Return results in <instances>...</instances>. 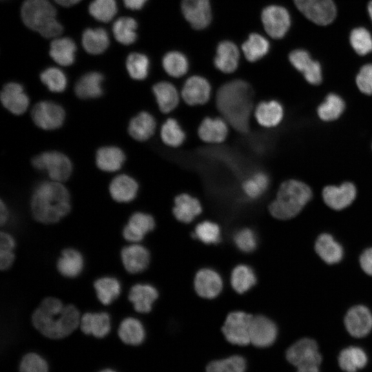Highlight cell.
<instances>
[{
	"instance_id": "obj_8",
	"label": "cell",
	"mask_w": 372,
	"mask_h": 372,
	"mask_svg": "<svg viewBox=\"0 0 372 372\" xmlns=\"http://www.w3.org/2000/svg\"><path fill=\"white\" fill-rule=\"evenodd\" d=\"M298 9L310 21L325 25L331 23L336 15L332 0H293Z\"/></svg>"
},
{
	"instance_id": "obj_2",
	"label": "cell",
	"mask_w": 372,
	"mask_h": 372,
	"mask_svg": "<svg viewBox=\"0 0 372 372\" xmlns=\"http://www.w3.org/2000/svg\"><path fill=\"white\" fill-rule=\"evenodd\" d=\"M78 309L64 305L58 298H45L34 310L32 322L42 335L50 339H61L71 334L79 326Z\"/></svg>"
},
{
	"instance_id": "obj_62",
	"label": "cell",
	"mask_w": 372,
	"mask_h": 372,
	"mask_svg": "<svg viewBox=\"0 0 372 372\" xmlns=\"http://www.w3.org/2000/svg\"><path fill=\"white\" fill-rule=\"evenodd\" d=\"M369 13L372 20V1L369 2L368 6Z\"/></svg>"
},
{
	"instance_id": "obj_30",
	"label": "cell",
	"mask_w": 372,
	"mask_h": 372,
	"mask_svg": "<svg viewBox=\"0 0 372 372\" xmlns=\"http://www.w3.org/2000/svg\"><path fill=\"white\" fill-rule=\"evenodd\" d=\"M202 212L200 201L188 194H180L174 199L173 213L177 220L188 223Z\"/></svg>"
},
{
	"instance_id": "obj_11",
	"label": "cell",
	"mask_w": 372,
	"mask_h": 372,
	"mask_svg": "<svg viewBox=\"0 0 372 372\" xmlns=\"http://www.w3.org/2000/svg\"><path fill=\"white\" fill-rule=\"evenodd\" d=\"M286 357L296 367L309 364L320 365L322 361L316 342L307 338L293 343L287 349Z\"/></svg>"
},
{
	"instance_id": "obj_13",
	"label": "cell",
	"mask_w": 372,
	"mask_h": 372,
	"mask_svg": "<svg viewBox=\"0 0 372 372\" xmlns=\"http://www.w3.org/2000/svg\"><path fill=\"white\" fill-rule=\"evenodd\" d=\"M181 9L193 28L203 30L209 25L211 20L209 0H183Z\"/></svg>"
},
{
	"instance_id": "obj_22",
	"label": "cell",
	"mask_w": 372,
	"mask_h": 372,
	"mask_svg": "<svg viewBox=\"0 0 372 372\" xmlns=\"http://www.w3.org/2000/svg\"><path fill=\"white\" fill-rule=\"evenodd\" d=\"M194 287L197 293L205 298L216 297L222 290L223 281L220 275L210 269L198 271L194 279Z\"/></svg>"
},
{
	"instance_id": "obj_57",
	"label": "cell",
	"mask_w": 372,
	"mask_h": 372,
	"mask_svg": "<svg viewBox=\"0 0 372 372\" xmlns=\"http://www.w3.org/2000/svg\"><path fill=\"white\" fill-rule=\"evenodd\" d=\"M362 269L368 275L372 276V247L365 249L360 257Z\"/></svg>"
},
{
	"instance_id": "obj_54",
	"label": "cell",
	"mask_w": 372,
	"mask_h": 372,
	"mask_svg": "<svg viewBox=\"0 0 372 372\" xmlns=\"http://www.w3.org/2000/svg\"><path fill=\"white\" fill-rule=\"evenodd\" d=\"M234 241L240 250L246 253L253 251L258 243L256 234L249 228H243L236 231L234 236Z\"/></svg>"
},
{
	"instance_id": "obj_56",
	"label": "cell",
	"mask_w": 372,
	"mask_h": 372,
	"mask_svg": "<svg viewBox=\"0 0 372 372\" xmlns=\"http://www.w3.org/2000/svg\"><path fill=\"white\" fill-rule=\"evenodd\" d=\"M356 83L362 92L372 94V64L365 65L360 69L356 77Z\"/></svg>"
},
{
	"instance_id": "obj_18",
	"label": "cell",
	"mask_w": 372,
	"mask_h": 372,
	"mask_svg": "<svg viewBox=\"0 0 372 372\" xmlns=\"http://www.w3.org/2000/svg\"><path fill=\"white\" fill-rule=\"evenodd\" d=\"M1 101L8 110L16 115L24 113L29 105V99L23 86L14 82L4 85L1 92Z\"/></svg>"
},
{
	"instance_id": "obj_39",
	"label": "cell",
	"mask_w": 372,
	"mask_h": 372,
	"mask_svg": "<svg viewBox=\"0 0 372 372\" xmlns=\"http://www.w3.org/2000/svg\"><path fill=\"white\" fill-rule=\"evenodd\" d=\"M367 363V356L360 348L349 347L343 349L338 356V364L346 372H356Z\"/></svg>"
},
{
	"instance_id": "obj_46",
	"label": "cell",
	"mask_w": 372,
	"mask_h": 372,
	"mask_svg": "<svg viewBox=\"0 0 372 372\" xmlns=\"http://www.w3.org/2000/svg\"><path fill=\"white\" fill-rule=\"evenodd\" d=\"M126 69L132 79L143 80L149 74V60L145 54L142 53H131L126 59Z\"/></svg>"
},
{
	"instance_id": "obj_40",
	"label": "cell",
	"mask_w": 372,
	"mask_h": 372,
	"mask_svg": "<svg viewBox=\"0 0 372 372\" xmlns=\"http://www.w3.org/2000/svg\"><path fill=\"white\" fill-rule=\"evenodd\" d=\"M136 29V20L129 17L118 18L112 25L114 38L118 42L125 45L135 42L137 38Z\"/></svg>"
},
{
	"instance_id": "obj_48",
	"label": "cell",
	"mask_w": 372,
	"mask_h": 372,
	"mask_svg": "<svg viewBox=\"0 0 372 372\" xmlns=\"http://www.w3.org/2000/svg\"><path fill=\"white\" fill-rule=\"evenodd\" d=\"M245 358L236 355L209 362L206 367V372H245Z\"/></svg>"
},
{
	"instance_id": "obj_43",
	"label": "cell",
	"mask_w": 372,
	"mask_h": 372,
	"mask_svg": "<svg viewBox=\"0 0 372 372\" xmlns=\"http://www.w3.org/2000/svg\"><path fill=\"white\" fill-rule=\"evenodd\" d=\"M165 72L172 77L180 78L188 71L189 62L185 54L178 51L166 53L162 59Z\"/></svg>"
},
{
	"instance_id": "obj_4",
	"label": "cell",
	"mask_w": 372,
	"mask_h": 372,
	"mask_svg": "<svg viewBox=\"0 0 372 372\" xmlns=\"http://www.w3.org/2000/svg\"><path fill=\"white\" fill-rule=\"evenodd\" d=\"M21 16L26 27L44 38L55 39L63 32V26L56 19V9L49 0H25Z\"/></svg>"
},
{
	"instance_id": "obj_37",
	"label": "cell",
	"mask_w": 372,
	"mask_h": 372,
	"mask_svg": "<svg viewBox=\"0 0 372 372\" xmlns=\"http://www.w3.org/2000/svg\"><path fill=\"white\" fill-rule=\"evenodd\" d=\"M118 335L125 344L136 346L143 342L145 333L141 321L130 317L123 319L120 323Z\"/></svg>"
},
{
	"instance_id": "obj_33",
	"label": "cell",
	"mask_w": 372,
	"mask_h": 372,
	"mask_svg": "<svg viewBox=\"0 0 372 372\" xmlns=\"http://www.w3.org/2000/svg\"><path fill=\"white\" fill-rule=\"evenodd\" d=\"M83 256L73 248L63 249L56 262L59 272L67 278H74L79 276L83 269Z\"/></svg>"
},
{
	"instance_id": "obj_49",
	"label": "cell",
	"mask_w": 372,
	"mask_h": 372,
	"mask_svg": "<svg viewBox=\"0 0 372 372\" xmlns=\"http://www.w3.org/2000/svg\"><path fill=\"white\" fill-rule=\"evenodd\" d=\"M344 103L342 99L334 94H329L318 109L319 117L324 121H333L342 113Z\"/></svg>"
},
{
	"instance_id": "obj_7",
	"label": "cell",
	"mask_w": 372,
	"mask_h": 372,
	"mask_svg": "<svg viewBox=\"0 0 372 372\" xmlns=\"http://www.w3.org/2000/svg\"><path fill=\"white\" fill-rule=\"evenodd\" d=\"M253 316L242 311L230 313L222 327L226 340L239 346L250 343L249 331Z\"/></svg>"
},
{
	"instance_id": "obj_23",
	"label": "cell",
	"mask_w": 372,
	"mask_h": 372,
	"mask_svg": "<svg viewBox=\"0 0 372 372\" xmlns=\"http://www.w3.org/2000/svg\"><path fill=\"white\" fill-rule=\"evenodd\" d=\"M239 58V50L235 43L223 41L219 43L216 48L214 63L219 71L230 74L237 69Z\"/></svg>"
},
{
	"instance_id": "obj_15",
	"label": "cell",
	"mask_w": 372,
	"mask_h": 372,
	"mask_svg": "<svg viewBox=\"0 0 372 372\" xmlns=\"http://www.w3.org/2000/svg\"><path fill=\"white\" fill-rule=\"evenodd\" d=\"M275 323L264 316H253L249 331L250 343L257 347H267L272 344L277 336Z\"/></svg>"
},
{
	"instance_id": "obj_52",
	"label": "cell",
	"mask_w": 372,
	"mask_h": 372,
	"mask_svg": "<svg viewBox=\"0 0 372 372\" xmlns=\"http://www.w3.org/2000/svg\"><path fill=\"white\" fill-rule=\"evenodd\" d=\"M15 241L13 237L1 231L0 235V268L6 270L11 267L14 260L13 249Z\"/></svg>"
},
{
	"instance_id": "obj_10",
	"label": "cell",
	"mask_w": 372,
	"mask_h": 372,
	"mask_svg": "<svg viewBox=\"0 0 372 372\" xmlns=\"http://www.w3.org/2000/svg\"><path fill=\"white\" fill-rule=\"evenodd\" d=\"M261 20L266 32L273 39H280L290 26L288 11L279 6H269L261 13Z\"/></svg>"
},
{
	"instance_id": "obj_29",
	"label": "cell",
	"mask_w": 372,
	"mask_h": 372,
	"mask_svg": "<svg viewBox=\"0 0 372 372\" xmlns=\"http://www.w3.org/2000/svg\"><path fill=\"white\" fill-rule=\"evenodd\" d=\"M315 250L326 263L333 265L339 262L343 258L342 245L329 234H320L316 240Z\"/></svg>"
},
{
	"instance_id": "obj_38",
	"label": "cell",
	"mask_w": 372,
	"mask_h": 372,
	"mask_svg": "<svg viewBox=\"0 0 372 372\" xmlns=\"http://www.w3.org/2000/svg\"><path fill=\"white\" fill-rule=\"evenodd\" d=\"M99 300L104 305L110 304L121 293V283L114 277H102L94 283Z\"/></svg>"
},
{
	"instance_id": "obj_17",
	"label": "cell",
	"mask_w": 372,
	"mask_h": 372,
	"mask_svg": "<svg viewBox=\"0 0 372 372\" xmlns=\"http://www.w3.org/2000/svg\"><path fill=\"white\" fill-rule=\"evenodd\" d=\"M228 134L229 123L224 118L206 117L198 128V137L207 143H221L226 140Z\"/></svg>"
},
{
	"instance_id": "obj_19",
	"label": "cell",
	"mask_w": 372,
	"mask_h": 372,
	"mask_svg": "<svg viewBox=\"0 0 372 372\" xmlns=\"http://www.w3.org/2000/svg\"><path fill=\"white\" fill-rule=\"evenodd\" d=\"M155 223L153 217L143 212H136L130 217L123 227V238L131 242L141 241L145 234L153 230Z\"/></svg>"
},
{
	"instance_id": "obj_50",
	"label": "cell",
	"mask_w": 372,
	"mask_h": 372,
	"mask_svg": "<svg viewBox=\"0 0 372 372\" xmlns=\"http://www.w3.org/2000/svg\"><path fill=\"white\" fill-rule=\"evenodd\" d=\"M41 82L53 92H61L66 88L67 78L59 68L50 67L40 74Z\"/></svg>"
},
{
	"instance_id": "obj_34",
	"label": "cell",
	"mask_w": 372,
	"mask_h": 372,
	"mask_svg": "<svg viewBox=\"0 0 372 372\" xmlns=\"http://www.w3.org/2000/svg\"><path fill=\"white\" fill-rule=\"evenodd\" d=\"M76 46L72 39L68 37H56L50 46V55L60 65L69 66L75 60Z\"/></svg>"
},
{
	"instance_id": "obj_45",
	"label": "cell",
	"mask_w": 372,
	"mask_h": 372,
	"mask_svg": "<svg viewBox=\"0 0 372 372\" xmlns=\"http://www.w3.org/2000/svg\"><path fill=\"white\" fill-rule=\"evenodd\" d=\"M256 282V275L249 266L240 265L232 271L231 284L236 292L243 293L249 290Z\"/></svg>"
},
{
	"instance_id": "obj_42",
	"label": "cell",
	"mask_w": 372,
	"mask_h": 372,
	"mask_svg": "<svg viewBox=\"0 0 372 372\" xmlns=\"http://www.w3.org/2000/svg\"><path fill=\"white\" fill-rule=\"evenodd\" d=\"M161 138L168 147H180L186 138V134L178 121L174 118H167L161 128Z\"/></svg>"
},
{
	"instance_id": "obj_36",
	"label": "cell",
	"mask_w": 372,
	"mask_h": 372,
	"mask_svg": "<svg viewBox=\"0 0 372 372\" xmlns=\"http://www.w3.org/2000/svg\"><path fill=\"white\" fill-rule=\"evenodd\" d=\"M82 45L84 50L93 55L104 52L110 45L107 32L103 28H87L82 34Z\"/></svg>"
},
{
	"instance_id": "obj_27",
	"label": "cell",
	"mask_w": 372,
	"mask_h": 372,
	"mask_svg": "<svg viewBox=\"0 0 372 372\" xmlns=\"http://www.w3.org/2000/svg\"><path fill=\"white\" fill-rule=\"evenodd\" d=\"M254 117L257 123L264 127H273L278 125L283 117L282 105L275 100L262 101L255 107Z\"/></svg>"
},
{
	"instance_id": "obj_3",
	"label": "cell",
	"mask_w": 372,
	"mask_h": 372,
	"mask_svg": "<svg viewBox=\"0 0 372 372\" xmlns=\"http://www.w3.org/2000/svg\"><path fill=\"white\" fill-rule=\"evenodd\" d=\"M30 207L37 221L43 224L56 223L70 211V193L59 182H41L34 189Z\"/></svg>"
},
{
	"instance_id": "obj_44",
	"label": "cell",
	"mask_w": 372,
	"mask_h": 372,
	"mask_svg": "<svg viewBox=\"0 0 372 372\" xmlns=\"http://www.w3.org/2000/svg\"><path fill=\"white\" fill-rule=\"evenodd\" d=\"M269 185V176L263 172H256L242 182V189L248 198L256 199L264 194Z\"/></svg>"
},
{
	"instance_id": "obj_5",
	"label": "cell",
	"mask_w": 372,
	"mask_h": 372,
	"mask_svg": "<svg viewBox=\"0 0 372 372\" xmlns=\"http://www.w3.org/2000/svg\"><path fill=\"white\" fill-rule=\"evenodd\" d=\"M312 196L306 184L296 180L285 181L269 206L270 214L276 218L287 220L298 215Z\"/></svg>"
},
{
	"instance_id": "obj_26",
	"label": "cell",
	"mask_w": 372,
	"mask_h": 372,
	"mask_svg": "<svg viewBox=\"0 0 372 372\" xmlns=\"http://www.w3.org/2000/svg\"><path fill=\"white\" fill-rule=\"evenodd\" d=\"M158 296L157 290L152 285L136 284L131 287L128 299L137 312L148 313L151 311L152 304Z\"/></svg>"
},
{
	"instance_id": "obj_55",
	"label": "cell",
	"mask_w": 372,
	"mask_h": 372,
	"mask_svg": "<svg viewBox=\"0 0 372 372\" xmlns=\"http://www.w3.org/2000/svg\"><path fill=\"white\" fill-rule=\"evenodd\" d=\"M20 372H48L46 361L35 353L25 355L19 365Z\"/></svg>"
},
{
	"instance_id": "obj_63",
	"label": "cell",
	"mask_w": 372,
	"mask_h": 372,
	"mask_svg": "<svg viewBox=\"0 0 372 372\" xmlns=\"http://www.w3.org/2000/svg\"><path fill=\"white\" fill-rule=\"evenodd\" d=\"M99 372H116L112 369H103Z\"/></svg>"
},
{
	"instance_id": "obj_24",
	"label": "cell",
	"mask_w": 372,
	"mask_h": 372,
	"mask_svg": "<svg viewBox=\"0 0 372 372\" xmlns=\"http://www.w3.org/2000/svg\"><path fill=\"white\" fill-rule=\"evenodd\" d=\"M79 327L85 334L104 338L111 329L110 318L105 312L85 313L81 317Z\"/></svg>"
},
{
	"instance_id": "obj_47",
	"label": "cell",
	"mask_w": 372,
	"mask_h": 372,
	"mask_svg": "<svg viewBox=\"0 0 372 372\" xmlns=\"http://www.w3.org/2000/svg\"><path fill=\"white\" fill-rule=\"evenodd\" d=\"M90 15L99 21L107 23L116 14L115 0H93L89 5Z\"/></svg>"
},
{
	"instance_id": "obj_25",
	"label": "cell",
	"mask_w": 372,
	"mask_h": 372,
	"mask_svg": "<svg viewBox=\"0 0 372 372\" xmlns=\"http://www.w3.org/2000/svg\"><path fill=\"white\" fill-rule=\"evenodd\" d=\"M152 92L161 112L168 114L179 104L180 94L176 87L168 81H160L154 85Z\"/></svg>"
},
{
	"instance_id": "obj_14",
	"label": "cell",
	"mask_w": 372,
	"mask_h": 372,
	"mask_svg": "<svg viewBox=\"0 0 372 372\" xmlns=\"http://www.w3.org/2000/svg\"><path fill=\"white\" fill-rule=\"evenodd\" d=\"M344 325L351 335L362 338L372 329V313L365 306L355 305L347 311Z\"/></svg>"
},
{
	"instance_id": "obj_51",
	"label": "cell",
	"mask_w": 372,
	"mask_h": 372,
	"mask_svg": "<svg viewBox=\"0 0 372 372\" xmlns=\"http://www.w3.org/2000/svg\"><path fill=\"white\" fill-rule=\"evenodd\" d=\"M350 43L355 51L360 55H365L372 51V37L369 31L364 28H358L352 30Z\"/></svg>"
},
{
	"instance_id": "obj_31",
	"label": "cell",
	"mask_w": 372,
	"mask_h": 372,
	"mask_svg": "<svg viewBox=\"0 0 372 372\" xmlns=\"http://www.w3.org/2000/svg\"><path fill=\"white\" fill-rule=\"evenodd\" d=\"M156 122L154 116L147 112H141L133 117L128 125V132L135 140L145 141L150 138L155 132Z\"/></svg>"
},
{
	"instance_id": "obj_32",
	"label": "cell",
	"mask_w": 372,
	"mask_h": 372,
	"mask_svg": "<svg viewBox=\"0 0 372 372\" xmlns=\"http://www.w3.org/2000/svg\"><path fill=\"white\" fill-rule=\"evenodd\" d=\"M103 76L100 72H90L83 75L76 82L74 91L83 99H95L103 94Z\"/></svg>"
},
{
	"instance_id": "obj_20",
	"label": "cell",
	"mask_w": 372,
	"mask_h": 372,
	"mask_svg": "<svg viewBox=\"0 0 372 372\" xmlns=\"http://www.w3.org/2000/svg\"><path fill=\"white\" fill-rule=\"evenodd\" d=\"M293 66L301 72L305 79L310 83L318 85L322 81L321 68L318 62L313 61L304 50H296L289 56Z\"/></svg>"
},
{
	"instance_id": "obj_1",
	"label": "cell",
	"mask_w": 372,
	"mask_h": 372,
	"mask_svg": "<svg viewBox=\"0 0 372 372\" xmlns=\"http://www.w3.org/2000/svg\"><path fill=\"white\" fill-rule=\"evenodd\" d=\"M253 95L250 85L240 79L227 82L217 91L216 103L218 111L238 132L246 133L249 130Z\"/></svg>"
},
{
	"instance_id": "obj_21",
	"label": "cell",
	"mask_w": 372,
	"mask_h": 372,
	"mask_svg": "<svg viewBox=\"0 0 372 372\" xmlns=\"http://www.w3.org/2000/svg\"><path fill=\"white\" fill-rule=\"evenodd\" d=\"M121 260L125 270L130 273L144 271L148 266L150 256L143 246L133 244L124 247L121 253Z\"/></svg>"
},
{
	"instance_id": "obj_16",
	"label": "cell",
	"mask_w": 372,
	"mask_h": 372,
	"mask_svg": "<svg viewBox=\"0 0 372 372\" xmlns=\"http://www.w3.org/2000/svg\"><path fill=\"white\" fill-rule=\"evenodd\" d=\"M356 196V189L351 183L340 186H327L324 188L322 197L330 208L341 210L350 205Z\"/></svg>"
},
{
	"instance_id": "obj_59",
	"label": "cell",
	"mask_w": 372,
	"mask_h": 372,
	"mask_svg": "<svg viewBox=\"0 0 372 372\" xmlns=\"http://www.w3.org/2000/svg\"><path fill=\"white\" fill-rule=\"evenodd\" d=\"M8 215H9L8 211L6 207V205L1 200V204H0V223L1 226L6 224V222L8 221Z\"/></svg>"
},
{
	"instance_id": "obj_41",
	"label": "cell",
	"mask_w": 372,
	"mask_h": 372,
	"mask_svg": "<svg viewBox=\"0 0 372 372\" xmlns=\"http://www.w3.org/2000/svg\"><path fill=\"white\" fill-rule=\"evenodd\" d=\"M242 50L248 61L256 62L267 54L269 50V43L262 35L252 33L242 43Z\"/></svg>"
},
{
	"instance_id": "obj_28",
	"label": "cell",
	"mask_w": 372,
	"mask_h": 372,
	"mask_svg": "<svg viewBox=\"0 0 372 372\" xmlns=\"http://www.w3.org/2000/svg\"><path fill=\"white\" fill-rule=\"evenodd\" d=\"M109 190L114 200L118 203H128L136 198L138 185L132 177L122 174L112 180Z\"/></svg>"
},
{
	"instance_id": "obj_6",
	"label": "cell",
	"mask_w": 372,
	"mask_h": 372,
	"mask_svg": "<svg viewBox=\"0 0 372 372\" xmlns=\"http://www.w3.org/2000/svg\"><path fill=\"white\" fill-rule=\"evenodd\" d=\"M32 163L34 168L46 172L56 182L66 180L72 170L70 160L65 154L56 151L45 152L34 156Z\"/></svg>"
},
{
	"instance_id": "obj_58",
	"label": "cell",
	"mask_w": 372,
	"mask_h": 372,
	"mask_svg": "<svg viewBox=\"0 0 372 372\" xmlns=\"http://www.w3.org/2000/svg\"><path fill=\"white\" fill-rule=\"evenodd\" d=\"M125 6L130 10H137L141 9L147 0H123Z\"/></svg>"
},
{
	"instance_id": "obj_12",
	"label": "cell",
	"mask_w": 372,
	"mask_h": 372,
	"mask_svg": "<svg viewBox=\"0 0 372 372\" xmlns=\"http://www.w3.org/2000/svg\"><path fill=\"white\" fill-rule=\"evenodd\" d=\"M211 94L209 82L204 77L194 75L184 83L180 96L184 102L190 105H201L208 102Z\"/></svg>"
},
{
	"instance_id": "obj_53",
	"label": "cell",
	"mask_w": 372,
	"mask_h": 372,
	"mask_svg": "<svg viewBox=\"0 0 372 372\" xmlns=\"http://www.w3.org/2000/svg\"><path fill=\"white\" fill-rule=\"evenodd\" d=\"M194 236L204 243H217L220 239V230L218 225L211 221H204L195 228Z\"/></svg>"
},
{
	"instance_id": "obj_9",
	"label": "cell",
	"mask_w": 372,
	"mask_h": 372,
	"mask_svg": "<svg viewBox=\"0 0 372 372\" xmlns=\"http://www.w3.org/2000/svg\"><path fill=\"white\" fill-rule=\"evenodd\" d=\"M31 116L39 127L52 130L62 125L65 119V111L61 105L54 102L43 101L34 106Z\"/></svg>"
},
{
	"instance_id": "obj_61",
	"label": "cell",
	"mask_w": 372,
	"mask_h": 372,
	"mask_svg": "<svg viewBox=\"0 0 372 372\" xmlns=\"http://www.w3.org/2000/svg\"><path fill=\"white\" fill-rule=\"evenodd\" d=\"M81 0H54V1L63 7H70L79 3Z\"/></svg>"
},
{
	"instance_id": "obj_35",
	"label": "cell",
	"mask_w": 372,
	"mask_h": 372,
	"mask_svg": "<svg viewBox=\"0 0 372 372\" xmlns=\"http://www.w3.org/2000/svg\"><path fill=\"white\" fill-rule=\"evenodd\" d=\"M125 161L123 152L114 146L99 148L96 154L97 167L104 172H115L121 169Z\"/></svg>"
},
{
	"instance_id": "obj_60",
	"label": "cell",
	"mask_w": 372,
	"mask_h": 372,
	"mask_svg": "<svg viewBox=\"0 0 372 372\" xmlns=\"http://www.w3.org/2000/svg\"><path fill=\"white\" fill-rule=\"evenodd\" d=\"M319 365L309 364L297 367V372H319Z\"/></svg>"
}]
</instances>
